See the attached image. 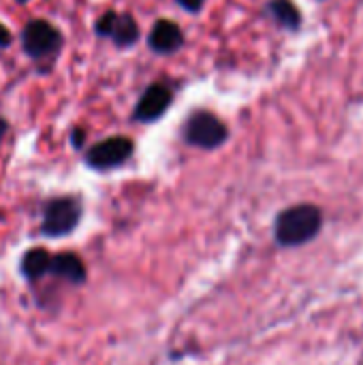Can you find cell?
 Returning a JSON list of instances; mask_svg holds the SVG:
<instances>
[{
  "label": "cell",
  "mask_w": 363,
  "mask_h": 365,
  "mask_svg": "<svg viewBox=\"0 0 363 365\" xmlns=\"http://www.w3.org/2000/svg\"><path fill=\"white\" fill-rule=\"evenodd\" d=\"M323 225L321 210L315 205H295L276 220V240L280 246H302L310 242Z\"/></svg>",
  "instance_id": "obj_1"
},
{
  "label": "cell",
  "mask_w": 363,
  "mask_h": 365,
  "mask_svg": "<svg viewBox=\"0 0 363 365\" xmlns=\"http://www.w3.org/2000/svg\"><path fill=\"white\" fill-rule=\"evenodd\" d=\"M184 137L190 145L197 148H205V150H214L220 143H225L227 139V126L208 111H197L195 115L188 118L186 126H184Z\"/></svg>",
  "instance_id": "obj_2"
},
{
  "label": "cell",
  "mask_w": 363,
  "mask_h": 365,
  "mask_svg": "<svg viewBox=\"0 0 363 365\" xmlns=\"http://www.w3.org/2000/svg\"><path fill=\"white\" fill-rule=\"evenodd\" d=\"M79 220V205L75 199H56L45 207L43 218V233L45 235H66L75 229Z\"/></svg>",
  "instance_id": "obj_3"
},
{
  "label": "cell",
  "mask_w": 363,
  "mask_h": 365,
  "mask_svg": "<svg viewBox=\"0 0 363 365\" xmlns=\"http://www.w3.org/2000/svg\"><path fill=\"white\" fill-rule=\"evenodd\" d=\"M133 154V141L126 137L105 139L88 150V165L94 169H111L122 165Z\"/></svg>",
  "instance_id": "obj_4"
},
{
  "label": "cell",
  "mask_w": 363,
  "mask_h": 365,
  "mask_svg": "<svg viewBox=\"0 0 363 365\" xmlns=\"http://www.w3.org/2000/svg\"><path fill=\"white\" fill-rule=\"evenodd\" d=\"M21 43L28 56L32 58H41L51 53L58 45H60V34L53 26H49L43 19H34L24 28L21 34Z\"/></svg>",
  "instance_id": "obj_5"
},
{
  "label": "cell",
  "mask_w": 363,
  "mask_h": 365,
  "mask_svg": "<svg viewBox=\"0 0 363 365\" xmlns=\"http://www.w3.org/2000/svg\"><path fill=\"white\" fill-rule=\"evenodd\" d=\"M169 103H171L169 88L154 83V86H150L143 92L141 101L137 103V107H135V120H139V122H154V120H158L167 111Z\"/></svg>",
  "instance_id": "obj_6"
},
{
  "label": "cell",
  "mask_w": 363,
  "mask_h": 365,
  "mask_svg": "<svg viewBox=\"0 0 363 365\" xmlns=\"http://www.w3.org/2000/svg\"><path fill=\"white\" fill-rule=\"evenodd\" d=\"M182 30L175 21L160 19L154 24L150 32V47L158 53H171L182 45Z\"/></svg>",
  "instance_id": "obj_7"
},
{
  "label": "cell",
  "mask_w": 363,
  "mask_h": 365,
  "mask_svg": "<svg viewBox=\"0 0 363 365\" xmlns=\"http://www.w3.org/2000/svg\"><path fill=\"white\" fill-rule=\"evenodd\" d=\"M49 269L56 276H60L68 282H75V284L83 282V278H86V267H83L81 259L77 255H71V252H62V255L53 257Z\"/></svg>",
  "instance_id": "obj_8"
},
{
  "label": "cell",
  "mask_w": 363,
  "mask_h": 365,
  "mask_svg": "<svg viewBox=\"0 0 363 365\" xmlns=\"http://www.w3.org/2000/svg\"><path fill=\"white\" fill-rule=\"evenodd\" d=\"M49 265H51V257H49V252L47 250H43V248H34V250H30L26 257H24V261H21V272H24V276L26 278H41L45 272H49Z\"/></svg>",
  "instance_id": "obj_9"
},
{
  "label": "cell",
  "mask_w": 363,
  "mask_h": 365,
  "mask_svg": "<svg viewBox=\"0 0 363 365\" xmlns=\"http://www.w3.org/2000/svg\"><path fill=\"white\" fill-rule=\"evenodd\" d=\"M113 41L122 47L126 45H133L139 36V26L135 24V19L131 15H122V17H116V26H113V32H111Z\"/></svg>",
  "instance_id": "obj_10"
},
{
  "label": "cell",
  "mask_w": 363,
  "mask_h": 365,
  "mask_svg": "<svg viewBox=\"0 0 363 365\" xmlns=\"http://www.w3.org/2000/svg\"><path fill=\"white\" fill-rule=\"evenodd\" d=\"M270 9H272L274 17L282 26H287V28H297L300 26V13L293 6V2H289V0H274Z\"/></svg>",
  "instance_id": "obj_11"
},
{
  "label": "cell",
  "mask_w": 363,
  "mask_h": 365,
  "mask_svg": "<svg viewBox=\"0 0 363 365\" xmlns=\"http://www.w3.org/2000/svg\"><path fill=\"white\" fill-rule=\"evenodd\" d=\"M116 13L113 11H107L101 19H98V24H96V32L101 34V36H111V32H113V26H116Z\"/></svg>",
  "instance_id": "obj_12"
},
{
  "label": "cell",
  "mask_w": 363,
  "mask_h": 365,
  "mask_svg": "<svg viewBox=\"0 0 363 365\" xmlns=\"http://www.w3.org/2000/svg\"><path fill=\"white\" fill-rule=\"evenodd\" d=\"M184 9H188V11H199L201 9V4L205 2V0H178Z\"/></svg>",
  "instance_id": "obj_13"
},
{
  "label": "cell",
  "mask_w": 363,
  "mask_h": 365,
  "mask_svg": "<svg viewBox=\"0 0 363 365\" xmlns=\"http://www.w3.org/2000/svg\"><path fill=\"white\" fill-rule=\"evenodd\" d=\"M9 43H11V32H9L6 26L0 24V47H6Z\"/></svg>",
  "instance_id": "obj_14"
},
{
  "label": "cell",
  "mask_w": 363,
  "mask_h": 365,
  "mask_svg": "<svg viewBox=\"0 0 363 365\" xmlns=\"http://www.w3.org/2000/svg\"><path fill=\"white\" fill-rule=\"evenodd\" d=\"M81 137H83V135H81V130H75V133H73V141H75V145H81Z\"/></svg>",
  "instance_id": "obj_15"
},
{
  "label": "cell",
  "mask_w": 363,
  "mask_h": 365,
  "mask_svg": "<svg viewBox=\"0 0 363 365\" xmlns=\"http://www.w3.org/2000/svg\"><path fill=\"white\" fill-rule=\"evenodd\" d=\"M4 130H6V124H4V122H2V120H0V137H2V135H4Z\"/></svg>",
  "instance_id": "obj_16"
},
{
  "label": "cell",
  "mask_w": 363,
  "mask_h": 365,
  "mask_svg": "<svg viewBox=\"0 0 363 365\" xmlns=\"http://www.w3.org/2000/svg\"><path fill=\"white\" fill-rule=\"evenodd\" d=\"M17 2H26V0H17Z\"/></svg>",
  "instance_id": "obj_17"
}]
</instances>
